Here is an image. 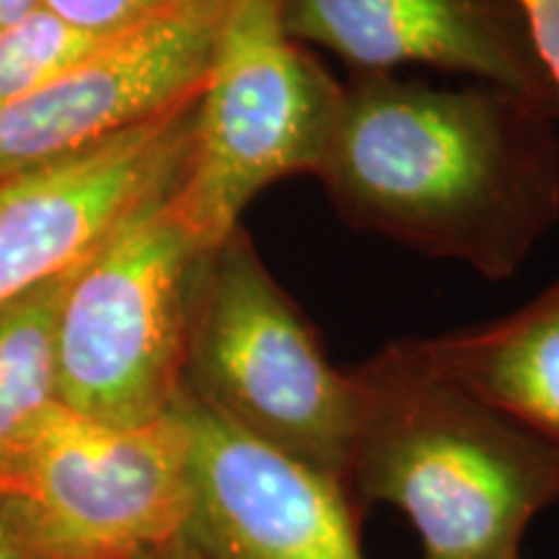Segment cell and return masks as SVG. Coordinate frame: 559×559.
Returning a JSON list of instances; mask_svg holds the SVG:
<instances>
[{
    "instance_id": "1",
    "label": "cell",
    "mask_w": 559,
    "mask_h": 559,
    "mask_svg": "<svg viewBox=\"0 0 559 559\" xmlns=\"http://www.w3.org/2000/svg\"><path fill=\"white\" fill-rule=\"evenodd\" d=\"M551 120L487 83L353 75L317 179L353 228L506 280L559 218Z\"/></svg>"
},
{
    "instance_id": "2",
    "label": "cell",
    "mask_w": 559,
    "mask_h": 559,
    "mask_svg": "<svg viewBox=\"0 0 559 559\" xmlns=\"http://www.w3.org/2000/svg\"><path fill=\"white\" fill-rule=\"evenodd\" d=\"M349 373L353 500L400 510L419 559H521L531 523L559 502L557 445L438 370L415 340Z\"/></svg>"
},
{
    "instance_id": "3",
    "label": "cell",
    "mask_w": 559,
    "mask_h": 559,
    "mask_svg": "<svg viewBox=\"0 0 559 559\" xmlns=\"http://www.w3.org/2000/svg\"><path fill=\"white\" fill-rule=\"evenodd\" d=\"M185 389L247 436L345 485L353 373L330 360L241 226L194 275Z\"/></svg>"
},
{
    "instance_id": "4",
    "label": "cell",
    "mask_w": 559,
    "mask_h": 559,
    "mask_svg": "<svg viewBox=\"0 0 559 559\" xmlns=\"http://www.w3.org/2000/svg\"><path fill=\"white\" fill-rule=\"evenodd\" d=\"M345 86L285 32L277 0H236L223 21L174 200L202 251L239 228L257 194L317 177Z\"/></svg>"
},
{
    "instance_id": "5",
    "label": "cell",
    "mask_w": 559,
    "mask_h": 559,
    "mask_svg": "<svg viewBox=\"0 0 559 559\" xmlns=\"http://www.w3.org/2000/svg\"><path fill=\"white\" fill-rule=\"evenodd\" d=\"M177 187L117 228L62 296L58 402L83 417L145 425L169 415L185 391L192 285L207 251L174 200Z\"/></svg>"
},
{
    "instance_id": "6",
    "label": "cell",
    "mask_w": 559,
    "mask_h": 559,
    "mask_svg": "<svg viewBox=\"0 0 559 559\" xmlns=\"http://www.w3.org/2000/svg\"><path fill=\"white\" fill-rule=\"evenodd\" d=\"M0 502L55 559H148L190 521V430L177 404L145 425H107L58 402Z\"/></svg>"
},
{
    "instance_id": "7",
    "label": "cell",
    "mask_w": 559,
    "mask_h": 559,
    "mask_svg": "<svg viewBox=\"0 0 559 559\" xmlns=\"http://www.w3.org/2000/svg\"><path fill=\"white\" fill-rule=\"evenodd\" d=\"M236 0H194L104 37L86 58L0 109V179L153 120L205 86Z\"/></svg>"
},
{
    "instance_id": "8",
    "label": "cell",
    "mask_w": 559,
    "mask_h": 559,
    "mask_svg": "<svg viewBox=\"0 0 559 559\" xmlns=\"http://www.w3.org/2000/svg\"><path fill=\"white\" fill-rule=\"evenodd\" d=\"M198 96L0 181V304L75 270L140 207L179 185Z\"/></svg>"
},
{
    "instance_id": "9",
    "label": "cell",
    "mask_w": 559,
    "mask_h": 559,
    "mask_svg": "<svg viewBox=\"0 0 559 559\" xmlns=\"http://www.w3.org/2000/svg\"><path fill=\"white\" fill-rule=\"evenodd\" d=\"M192 506L185 539L202 559H366L358 502L330 474L230 425L190 391Z\"/></svg>"
},
{
    "instance_id": "10",
    "label": "cell",
    "mask_w": 559,
    "mask_h": 559,
    "mask_svg": "<svg viewBox=\"0 0 559 559\" xmlns=\"http://www.w3.org/2000/svg\"><path fill=\"white\" fill-rule=\"evenodd\" d=\"M277 9L293 39L337 55L355 75L449 70L559 115L513 0H277Z\"/></svg>"
},
{
    "instance_id": "11",
    "label": "cell",
    "mask_w": 559,
    "mask_h": 559,
    "mask_svg": "<svg viewBox=\"0 0 559 559\" xmlns=\"http://www.w3.org/2000/svg\"><path fill=\"white\" fill-rule=\"evenodd\" d=\"M415 345L438 370L559 449V280L513 313Z\"/></svg>"
},
{
    "instance_id": "12",
    "label": "cell",
    "mask_w": 559,
    "mask_h": 559,
    "mask_svg": "<svg viewBox=\"0 0 559 559\" xmlns=\"http://www.w3.org/2000/svg\"><path fill=\"white\" fill-rule=\"evenodd\" d=\"M75 270L0 304V489L41 417L58 404L55 326Z\"/></svg>"
},
{
    "instance_id": "13",
    "label": "cell",
    "mask_w": 559,
    "mask_h": 559,
    "mask_svg": "<svg viewBox=\"0 0 559 559\" xmlns=\"http://www.w3.org/2000/svg\"><path fill=\"white\" fill-rule=\"evenodd\" d=\"M109 37V34H107ZM104 37L68 24L45 5L0 29V109L79 62Z\"/></svg>"
},
{
    "instance_id": "14",
    "label": "cell",
    "mask_w": 559,
    "mask_h": 559,
    "mask_svg": "<svg viewBox=\"0 0 559 559\" xmlns=\"http://www.w3.org/2000/svg\"><path fill=\"white\" fill-rule=\"evenodd\" d=\"M190 3L194 0H41L45 9L58 13L68 24L99 37L130 29Z\"/></svg>"
},
{
    "instance_id": "15",
    "label": "cell",
    "mask_w": 559,
    "mask_h": 559,
    "mask_svg": "<svg viewBox=\"0 0 559 559\" xmlns=\"http://www.w3.org/2000/svg\"><path fill=\"white\" fill-rule=\"evenodd\" d=\"M526 24L536 58L559 96V0H513Z\"/></svg>"
},
{
    "instance_id": "16",
    "label": "cell",
    "mask_w": 559,
    "mask_h": 559,
    "mask_svg": "<svg viewBox=\"0 0 559 559\" xmlns=\"http://www.w3.org/2000/svg\"><path fill=\"white\" fill-rule=\"evenodd\" d=\"M0 559H55L21 528L11 510L0 502Z\"/></svg>"
},
{
    "instance_id": "17",
    "label": "cell",
    "mask_w": 559,
    "mask_h": 559,
    "mask_svg": "<svg viewBox=\"0 0 559 559\" xmlns=\"http://www.w3.org/2000/svg\"><path fill=\"white\" fill-rule=\"evenodd\" d=\"M41 0H0V29L39 9Z\"/></svg>"
},
{
    "instance_id": "18",
    "label": "cell",
    "mask_w": 559,
    "mask_h": 559,
    "mask_svg": "<svg viewBox=\"0 0 559 559\" xmlns=\"http://www.w3.org/2000/svg\"><path fill=\"white\" fill-rule=\"evenodd\" d=\"M148 559H202V557L185 539H177L174 544H169V547H164L160 551H156V555H151Z\"/></svg>"
},
{
    "instance_id": "19",
    "label": "cell",
    "mask_w": 559,
    "mask_h": 559,
    "mask_svg": "<svg viewBox=\"0 0 559 559\" xmlns=\"http://www.w3.org/2000/svg\"><path fill=\"white\" fill-rule=\"evenodd\" d=\"M0 181H3V179H0Z\"/></svg>"
},
{
    "instance_id": "20",
    "label": "cell",
    "mask_w": 559,
    "mask_h": 559,
    "mask_svg": "<svg viewBox=\"0 0 559 559\" xmlns=\"http://www.w3.org/2000/svg\"><path fill=\"white\" fill-rule=\"evenodd\" d=\"M521 559H523V557H521Z\"/></svg>"
}]
</instances>
